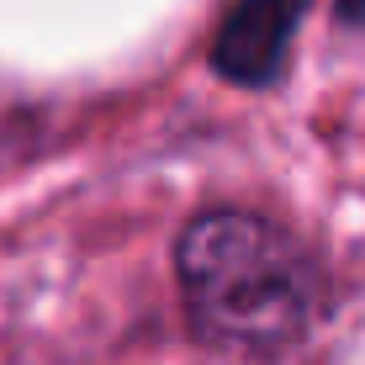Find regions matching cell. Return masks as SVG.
<instances>
[{
	"mask_svg": "<svg viewBox=\"0 0 365 365\" xmlns=\"http://www.w3.org/2000/svg\"><path fill=\"white\" fill-rule=\"evenodd\" d=\"M185 323L207 349L281 360L312 323V265L302 244L244 207H207L175 238Z\"/></svg>",
	"mask_w": 365,
	"mask_h": 365,
	"instance_id": "cell-1",
	"label": "cell"
},
{
	"mask_svg": "<svg viewBox=\"0 0 365 365\" xmlns=\"http://www.w3.org/2000/svg\"><path fill=\"white\" fill-rule=\"evenodd\" d=\"M302 16H307V0H233L212 37V69L233 85L265 91L292 58Z\"/></svg>",
	"mask_w": 365,
	"mask_h": 365,
	"instance_id": "cell-2",
	"label": "cell"
},
{
	"mask_svg": "<svg viewBox=\"0 0 365 365\" xmlns=\"http://www.w3.org/2000/svg\"><path fill=\"white\" fill-rule=\"evenodd\" d=\"M339 16H349V21H365V0H339Z\"/></svg>",
	"mask_w": 365,
	"mask_h": 365,
	"instance_id": "cell-3",
	"label": "cell"
}]
</instances>
